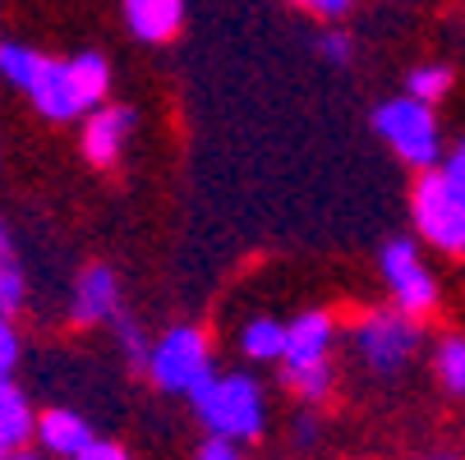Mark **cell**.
Instances as JSON below:
<instances>
[{
    "mask_svg": "<svg viewBox=\"0 0 465 460\" xmlns=\"http://www.w3.org/2000/svg\"><path fill=\"white\" fill-rule=\"evenodd\" d=\"M189 406L213 437L249 442L262 433V387L249 373H213L189 391Z\"/></svg>",
    "mask_w": 465,
    "mask_h": 460,
    "instance_id": "cell-1",
    "label": "cell"
},
{
    "mask_svg": "<svg viewBox=\"0 0 465 460\" xmlns=\"http://www.w3.org/2000/svg\"><path fill=\"white\" fill-rule=\"evenodd\" d=\"M331 341H337V322L322 308L300 313L291 322L286 337V355H282V377L295 396L304 401H322L331 391Z\"/></svg>",
    "mask_w": 465,
    "mask_h": 460,
    "instance_id": "cell-2",
    "label": "cell"
},
{
    "mask_svg": "<svg viewBox=\"0 0 465 460\" xmlns=\"http://www.w3.org/2000/svg\"><path fill=\"white\" fill-rule=\"evenodd\" d=\"M373 129L378 139L401 157L406 166L415 171H433L442 161V129H438V115L429 102L420 97H391V102H378L373 111Z\"/></svg>",
    "mask_w": 465,
    "mask_h": 460,
    "instance_id": "cell-3",
    "label": "cell"
},
{
    "mask_svg": "<svg viewBox=\"0 0 465 460\" xmlns=\"http://www.w3.org/2000/svg\"><path fill=\"white\" fill-rule=\"evenodd\" d=\"M411 212H415V230L424 244H433L438 253H451V258L465 253V193L442 175V166L420 171V180L411 189Z\"/></svg>",
    "mask_w": 465,
    "mask_h": 460,
    "instance_id": "cell-4",
    "label": "cell"
},
{
    "mask_svg": "<svg viewBox=\"0 0 465 460\" xmlns=\"http://www.w3.org/2000/svg\"><path fill=\"white\" fill-rule=\"evenodd\" d=\"M424 341V327L406 308H373L355 322V350L373 373H396L415 359Z\"/></svg>",
    "mask_w": 465,
    "mask_h": 460,
    "instance_id": "cell-5",
    "label": "cell"
},
{
    "mask_svg": "<svg viewBox=\"0 0 465 460\" xmlns=\"http://www.w3.org/2000/svg\"><path fill=\"white\" fill-rule=\"evenodd\" d=\"M148 377L171 391V396H189L198 382L213 377V350L208 337L198 327H171L153 341V359H148Z\"/></svg>",
    "mask_w": 465,
    "mask_h": 460,
    "instance_id": "cell-6",
    "label": "cell"
},
{
    "mask_svg": "<svg viewBox=\"0 0 465 460\" xmlns=\"http://www.w3.org/2000/svg\"><path fill=\"white\" fill-rule=\"evenodd\" d=\"M378 268H382V281H387L396 308H406L415 318L438 308V277L424 262L415 240H387L382 253H378Z\"/></svg>",
    "mask_w": 465,
    "mask_h": 460,
    "instance_id": "cell-7",
    "label": "cell"
},
{
    "mask_svg": "<svg viewBox=\"0 0 465 460\" xmlns=\"http://www.w3.org/2000/svg\"><path fill=\"white\" fill-rule=\"evenodd\" d=\"M129 129H134V111L129 106H93L88 115H84V139H79V148H84V157L93 161V166H111L120 152H124V143H129Z\"/></svg>",
    "mask_w": 465,
    "mask_h": 460,
    "instance_id": "cell-8",
    "label": "cell"
},
{
    "mask_svg": "<svg viewBox=\"0 0 465 460\" xmlns=\"http://www.w3.org/2000/svg\"><path fill=\"white\" fill-rule=\"evenodd\" d=\"M28 97L46 120H74V115L88 111V102H84V93H79V83L70 74V60H51V55L42 64V74L33 79Z\"/></svg>",
    "mask_w": 465,
    "mask_h": 460,
    "instance_id": "cell-9",
    "label": "cell"
},
{
    "mask_svg": "<svg viewBox=\"0 0 465 460\" xmlns=\"http://www.w3.org/2000/svg\"><path fill=\"white\" fill-rule=\"evenodd\" d=\"M70 318L79 327H97V322H115L120 318V281L111 268H88L79 281H74V295H70Z\"/></svg>",
    "mask_w": 465,
    "mask_h": 460,
    "instance_id": "cell-10",
    "label": "cell"
},
{
    "mask_svg": "<svg viewBox=\"0 0 465 460\" xmlns=\"http://www.w3.org/2000/svg\"><path fill=\"white\" fill-rule=\"evenodd\" d=\"M124 24L139 42H171L184 24V0H124Z\"/></svg>",
    "mask_w": 465,
    "mask_h": 460,
    "instance_id": "cell-11",
    "label": "cell"
},
{
    "mask_svg": "<svg viewBox=\"0 0 465 460\" xmlns=\"http://www.w3.org/2000/svg\"><path fill=\"white\" fill-rule=\"evenodd\" d=\"M37 442L46 446V455L74 460V455L93 442V428H88L84 415H74V410H46V415H37Z\"/></svg>",
    "mask_w": 465,
    "mask_h": 460,
    "instance_id": "cell-12",
    "label": "cell"
},
{
    "mask_svg": "<svg viewBox=\"0 0 465 460\" xmlns=\"http://www.w3.org/2000/svg\"><path fill=\"white\" fill-rule=\"evenodd\" d=\"M28 437H37V415H33L28 396L10 382V373H0V442L10 451H24Z\"/></svg>",
    "mask_w": 465,
    "mask_h": 460,
    "instance_id": "cell-13",
    "label": "cell"
},
{
    "mask_svg": "<svg viewBox=\"0 0 465 460\" xmlns=\"http://www.w3.org/2000/svg\"><path fill=\"white\" fill-rule=\"evenodd\" d=\"M286 337H291V327L272 322V318H253L244 332H240V350L258 364H282L286 355Z\"/></svg>",
    "mask_w": 465,
    "mask_h": 460,
    "instance_id": "cell-14",
    "label": "cell"
},
{
    "mask_svg": "<svg viewBox=\"0 0 465 460\" xmlns=\"http://www.w3.org/2000/svg\"><path fill=\"white\" fill-rule=\"evenodd\" d=\"M70 74H74V83H79L88 111L106 102V93H111V64H106V55H97V51H79V55L70 60Z\"/></svg>",
    "mask_w": 465,
    "mask_h": 460,
    "instance_id": "cell-15",
    "label": "cell"
},
{
    "mask_svg": "<svg viewBox=\"0 0 465 460\" xmlns=\"http://www.w3.org/2000/svg\"><path fill=\"white\" fill-rule=\"evenodd\" d=\"M24 299H28V281H24V268L10 249L5 221H0V313H19Z\"/></svg>",
    "mask_w": 465,
    "mask_h": 460,
    "instance_id": "cell-16",
    "label": "cell"
},
{
    "mask_svg": "<svg viewBox=\"0 0 465 460\" xmlns=\"http://www.w3.org/2000/svg\"><path fill=\"white\" fill-rule=\"evenodd\" d=\"M433 364H438L442 391H451V396H465V332L442 337L438 350H433Z\"/></svg>",
    "mask_w": 465,
    "mask_h": 460,
    "instance_id": "cell-17",
    "label": "cell"
},
{
    "mask_svg": "<svg viewBox=\"0 0 465 460\" xmlns=\"http://www.w3.org/2000/svg\"><path fill=\"white\" fill-rule=\"evenodd\" d=\"M42 64H46V55L42 51H33V46H19V42H5L0 46V74H5L15 88H33V79L42 74Z\"/></svg>",
    "mask_w": 465,
    "mask_h": 460,
    "instance_id": "cell-18",
    "label": "cell"
},
{
    "mask_svg": "<svg viewBox=\"0 0 465 460\" xmlns=\"http://www.w3.org/2000/svg\"><path fill=\"white\" fill-rule=\"evenodd\" d=\"M451 83H456V74H451V64H415V70L406 74V93L411 97H420V102H442L447 93H451Z\"/></svg>",
    "mask_w": 465,
    "mask_h": 460,
    "instance_id": "cell-19",
    "label": "cell"
},
{
    "mask_svg": "<svg viewBox=\"0 0 465 460\" xmlns=\"http://www.w3.org/2000/svg\"><path fill=\"white\" fill-rule=\"evenodd\" d=\"M115 341H120L129 368H148V359H153V341H148V332H143L134 318H124V313L115 318Z\"/></svg>",
    "mask_w": 465,
    "mask_h": 460,
    "instance_id": "cell-20",
    "label": "cell"
},
{
    "mask_svg": "<svg viewBox=\"0 0 465 460\" xmlns=\"http://www.w3.org/2000/svg\"><path fill=\"white\" fill-rule=\"evenodd\" d=\"M19 364V332H15V322L0 313V373H10Z\"/></svg>",
    "mask_w": 465,
    "mask_h": 460,
    "instance_id": "cell-21",
    "label": "cell"
},
{
    "mask_svg": "<svg viewBox=\"0 0 465 460\" xmlns=\"http://www.w3.org/2000/svg\"><path fill=\"white\" fill-rule=\"evenodd\" d=\"M318 51H322V60H331V64H346L355 46H351V37H346V33L331 28V33H322V37H318Z\"/></svg>",
    "mask_w": 465,
    "mask_h": 460,
    "instance_id": "cell-22",
    "label": "cell"
},
{
    "mask_svg": "<svg viewBox=\"0 0 465 460\" xmlns=\"http://www.w3.org/2000/svg\"><path fill=\"white\" fill-rule=\"evenodd\" d=\"M193 460H244V455H240V442H231V437H213V433H208V442L198 446Z\"/></svg>",
    "mask_w": 465,
    "mask_h": 460,
    "instance_id": "cell-23",
    "label": "cell"
},
{
    "mask_svg": "<svg viewBox=\"0 0 465 460\" xmlns=\"http://www.w3.org/2000/svg\"><path fill=\"white\" fill-rule=\"evenodd\" d=\"M442 175H447V180H451V184L465 193V139H460V143H456V148L442 157Z\"/></svg>",
    "mask_w": 465,
    "mask_h": 460,
    "instance_id": "cell-24",
    "label": "cell"
},
{
    "mask_svg": "<svg viewBox=\"0 0 465 460\" xmlns=\"http://www.w3.org/2000/svg\"><path fill=\"white\" fill-rule=\"evenodd\" d=\"M74 460H129V455H124L115 442H97V437H93V442H88V446H84Z\"/></svg>",
    "mask_w": 465,
    "mask_h": 460,
    "instance_id": "cell-25",
    "label": "cell"
},
{
    "mask_svg": "<svg viewBox=\"0 0 465 460\" xmlns=\"http://www.w3.org/2000/svg\"><path fill=\"white\" fill-rule=\"evenodd\" d=\"M300 5H309L313 15H322V19H341L355 0H300Z\"/></svg>",
    "mask_w": 465,
    "mask_h": 460,
    "instance_id": "cell-26",
    "label": "cell"
},
{
    "mask_svg": "<svg viewBox=\"0 0 465 460\" xmlns=\"http://www.w3.org/2000/svg\"><path fill=\"white\" fill-rule=\"evenodd\" d=\"M318 442V419L313 415H300L295 419V446H313Z\"/></svg>",
    "mask_w": 465,
    "mask_h": 460,
    "instance_id": "cell-27",
    "label": "cell"
},
{
    "mask_svg": "<svg viewBox=\"0 0 465 460\" xmlns=\"http://www.w3.org/2000/svg\"><path fill=\"white\" fill-rule=\"evenodd\" d=\"M5 460H42V455H33V451H10Z\"/></svg>",
    "mask_w": 465,
    "mask_h": 460,
    "instance_id": "cell-28",
    "label": "cell"
},
{
    "mask_svg": "<svg viewBox=\"0 0 465 460\" xmlns=\"http://www.w3.org/2000/svg\"><path fill=\"white\" fill-rule=\"evenodd\" d=\"M5 455H10V446H5V442H0V460H5Z\"/></svg>",
    "mask_w": 465,
    "mask_h": 460,
    "instance_id": "cell-29",
    "label": "cell"
},
{
    "mask_svg": "<svg viewBox=\"0 0 465 460\" xmlns=\"http://www.w3.org/2000/svg\"><path fill=\"white\" fill-rule=\"evenodd\" d=\"M429 460H451V455H429Z\"/></svg>",
    "mask_w": 465,
    "mask_h": 460,
    "instance_id": "cell-30",
    "label": "cell"
}]
</instances>
